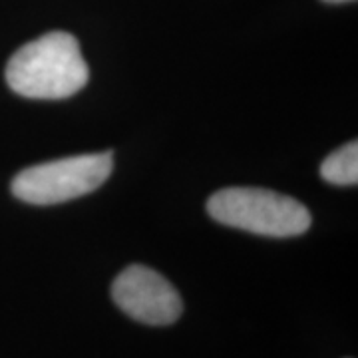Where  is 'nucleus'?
Wrapping results in <instances>:
<instances>
[{
    "instance_id": "1",
    "label": "nucleus",
    "mask_w": 358,
    "mask_h": 358,
    "mask_svg": "<svg viewBox=\"0 0 358 358\" xmlns=\"http://www.w3.org/2000/svg\"><path fill=\"white\" fill-rule=\"evenodd\" d=\"M90 70L78 40L68 32H48L14 52L6 82L30 100H64L86 86Z\"/></svg>"
},
{
    "instance_id": "2",
    "label": "nucleus",
    "mask_w": 358,
    "mask_h": 358,
    "mask_svg": "<svg viewBox=\"0 0 358 358\" xmlns=\"http://www.w3.org/2000/svg\"><path fill=\"white\" fill-rule=\"evenodd\" d=\"M207 211L217 223L267 237H296L310 227V213L296 199L261 187H229L213 193Z\"/></svg>"
},
{
    "instance_id": "3",
    "label": "nucleus",
    "mask_w": 358,
    "mask_h": 358,
    "mask_svg": "<svg viewBox=\"0 0 358 358\" xmlns=\"http://www.w3.org/2000/svg\"><path fill=\"white\" fill-rule=\"evenodd\" d=\"M114 169L112 152L86 154L26 167L13 179V193L30 205H56L96 192Z\"/></svg>"
},
{
    "instance_id": "4",
    "label": "nucleus",
    "mask_w": 358,
    "mask_h": 358,
    "mask_svg": "<svg viewBox=\"0 0 358 358\" xmlns=\"http://www.w3.org/2000/svg\"><path fill=\"white\" fill-rule=\"evenodd\" d=\"M115 305L128 317L152 327H166L181 317L183 303L164 275L143 265H129L112 285Z\"/></svg>"
},
{
    "instance_id": "5",
    "label": "nucleus",
    "mask_w": 358,
    "mask_h": 358,
    "mask_svg": "<svg viewBox=\"0 0 358 358\" xmlns=\"http://www.w3.org/2000/svg\"><path fill=\"white\" fill-rule=\"evenodd\" d=\"M320 176L334 185H357L358 183V143L350 141L329 155L322 166Z\"/></svg>"
},
{
    "instance_id": "6",
    "label": "nucleus",
    "mask_w": 358,
    "mask_h": 358,
    "mask_svg": "<svg viewBox=\"0 0 358 358\" xmlns=\"http://www.w3.org/2000/svg\"><path fill=\"white\" fill-rule=\"evenodd\" d=\"M329 4H341V2H355V0H324Z\"/></svg>"
}]
</instances>
